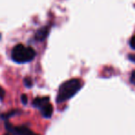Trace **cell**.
I'll return each instance as SVG.
<instances>
[{
  "instance_id": "6da1fadb",
  "label": "cell",
  "mask_w": 135,
  "mask_h": 135,
  "mask_svg": "<svg viewBox=\"0 0 135 135\" xmlns=\"http://www.w3.org/2000/svg\"><path fill=\"white\" fill-rule=\"evenodd\" d=\"M81 87V81L79 79H71L65 81L63 84L60 85L58 89L56 101L58 103L65 102L66 100L71 98L75 95Z\"/></svg>"
},
{
  "instance_id": "7a4b0ae2",
  "label": "cell",
  "mask_w": 135,
  "mask_h": 135,
  "mask_svg": "<svg viewBox=\"0 0 135 135\" xmlns=\"http://www.w3.org/2000/svg\"><path fill=\"white\" fill-rule=\"evenodd\" d=\"M35 51L32 47H26L23 45H17L12 49L11 57L17 63H26L35 57Z\"/></svg>"
},
{
  "instance_id": "3957f363",
  "label": "cell",
  "mask_w": 135,
  "mask_h": 135,
  "mask_svg": "<svg viewBox=\"0 0 135 135\" xmlns=\"http://www.w3.org/2000/svg\"><path fill=\"white\" fill-rule=\"evenodd\" d=\"M6 129L8 131L10 134L13 135H38L31 131L29 128L25 126H13L12 124L6 123Z\"/></svg>"
},
{
  "instance_id": "277c9868",
  "label": "cell",
  "mask_w": 135,
  "mask_h": 135,
  "mask_svg": "<svg viewBox=\"0 0 135 135\" xmlns=\"http://www.w3.org/2000/svg\"><path fill=\"white\" fill-rule=\"evenodd\" d=\"M40 108H41L42 115H43L45 118H49L51 116H52V114H53V107H52V105H50L49 103L45 104V105H43V107H40Z\"/></svg>"
},
{
  "instance_id": "5b68a950",
  "label": "cell",
  "mask_w": 135,
  "mask_h": 135,
  "mask_svg": "<svg viewBox=\"0 0 135 135\" xmlns=\"http://www.w3.org/2000/svg\"><path fill=\"white\" fill-rule=\"evenodd\" d=\"M49 32V28L48 27H44L41 28L40 30L37 31V32L35 33V39L38 41H43L46 38V36L48 35Z\"/></svg>"
},
{
  "instance_id": "8992f818",
  "label": "cell",
  "mask_w": 135,
  "mask_h": 135,
  "mask_svg": "<svg viewBox=\"0 0 135 135\" xmlns=\"http://www.w3.org/2000/svg\"><path fill=\"white\" fill-rule=\"evenodd\" d=\"M49 102V97L45 96V97H37L33 100L32 104L34 107H42L43 105H45V104H47Z\"/></svg>"
},
{
  "instance_id": "52a82bcc",
  "label": "cell",
  "mask_w": 135,
  "mask_h": 135,
  "mask_svg": "<svg viewBox=\"0 0 135 135\" xmlns=\"http://www.w3.org/2000/svg\"><path fill=\"white\" fill-rule=\"evenodd\" d=\"M17 114V111L14 110V111H10V113H7V114H3V115H0V118H3V119H8L9 117L13 116V115Z\"/></svg>"
},
{
  "instance_id": "ba28073f",
  "label": "cell",
  "mask_w": 135,
  "mask_h": 135,
  "mask_svg": "<svg viewBox=\"0 0 135 135\" xmlns=\"http://www.w3.org/2000/svg\"><path fill=\"white\" fill-rule=\"evenodd\" d=\"M24 83H25V85H26L27 87H31L32 85V80H31L30 78H26V79L24 80Z\"/></svg>"
},
{
  "instance_id": "9c48e42d",
  "label": "cell",
  "mask_w": 135,
  "mask_h": 135,
  "mask_svg": "<svg viewBox=\"0 0 135 135\" xmlns=\"http://www.w3.org/2000/svg\"><path fill=\"white\" fill-rule=\"evenodd\" d=\"M129 45H131V47L132 49H135V35L132 36L131 39V41H129Z\"/></svg>"
},
{
  "instance_id": "30bf717a",
  "label": "cell",
  "mask_w": 135,
  "mask_h": 135,
  "mask_svg": "<svg viewBox=\"0 0 135 135\" xmlns=\"http://www.w3.org/2000/svg\"><path fill=\"white\" fill-rule=\"evenodd\" d=\"M21 102H22L24 105H26V104L28 103V98H27L26 94H22V95H21Z\"/></svg>"
},
{
  "instance_id": "8fae6325",
  "label": "cell",
  "mask_w": 135,
  "mask_h": 135,
  "mask_svg": "<svg viewBox=\"0 0 135 135\" xmlns=\"http://www.w3.org/2000/svg\"><path fill=\"white\" fill-rule=\"evenodd\" d=\"M131 81L132 84L135 85V70L131 73Z\"/></svg>"
},
{
  "instance_id": "7c38bea8",
  "label": "cell",
  "mask_w": 135,
  "mask_h": 135,
  "mask_svg": "<svg viewBox=\"0 0 135 135\" xmlns=\"http://www.w3.org/2000/svg\"><path fill=\"white\" fill-rule=\"evenodd\" d=\"M5 96V91L3 90V88L0 86V100H2Z\"/></svg>"
},
{
  "instance_id": "4fadbf2b",
  "label": "cell",
  "mask_w": 135,
  "mask_h": 135,
  "mask_svg": "<svg viewBox=\"0 0 135 135\" xmlns=\"http://www.w3.org/2000/svg\"><path fill=\"white\" fill-rule=\"evenodd\" d=\"M129 58L131 60V61L134 62V63H135V55H131V56H129Z\"/></svg>"
},
{
  "instance_id": "5bb4252c",
  "label": "cell",
  "mask_w": 135,
  "mask_h": 135,
  "mask_svg": "<svg viewBox=\"0 0 135 135\" xmlns=\"http://www.w3.org/2000/svg\"><path fill=\"white\" fill-rule=\"evenodd\" d=\"M4 135H11L10 133H6V134H4Z\"/></svg>"
},
{
  "instance_id": "9a60e30c",
  "label": "cell",
  "mask_w": 135,
  "mask_h": 135,
  "mask_svg": "<svg viewBox=\"0 0 135 135\" xmlns=\"http://www.w3.org/2000/svg\"><path fill=\"white\" fill-rule=\"evenodd\" d=\"M0 36H1V34H0Z\"/></svg>"
}]
</instances>
